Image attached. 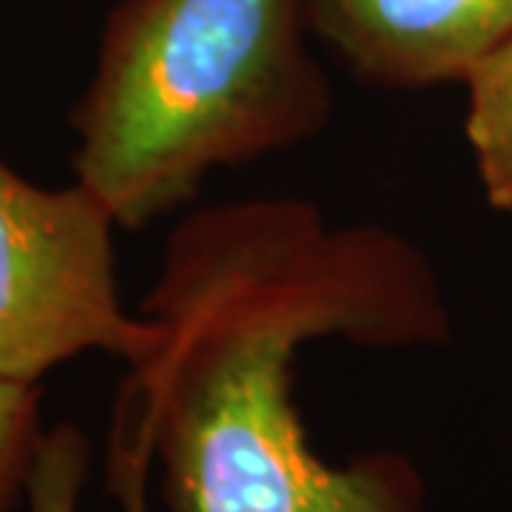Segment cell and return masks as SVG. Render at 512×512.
I'll list each match as a JSON object with an SVG mask.
<instances>
[{
    "mask_svg": "<svg viewBox=\"0 0 512 512\" xmlns=\"http://www.w3.org/2000/svg\"><path fill=\"white\" fill-rule=\"evenodd\" d=\"M140 313L160 328L131 376L165 512H427L410 458L376 450L330 464L293 399L305 342L450 339L439 279L410 239L333 228L299 200L214 205L171 234Z\"/></svg>",
    "mask_w": 512,
    "mask_h": 512,
    "instance_id": "cell-1",
    "label": "cell"
},
{
    "mask_svg": "<svg viewBox=\"0 0 512 512\" xmlns=\"http://www.w3.org/2000/svg\"><path fill=\"white\" fill-rule=\"evenodd\" d=\"M308 35V0H120L72 114L77 183L143 228L211 171L311 140L333 92Z\"/></svg>",
    "mask_w": 512,
    "mask_h": 512,
    "instance_id": "cell-2",
    "label": "cell"
},
{
    "mask_svg": "<svg viewBox=\"0 0 512 512\" xmlns=\"http://www.w3.org/2000/svg\"><path fill=\"white\" fill-rule=\"evenodd\" d=\"M109 208L86 185L40 188L0 160V379L37 384L106 350L140 367L160 328L120 305Z\"/></svg>",
    "mask_w": 512,
    "mask_h": 512,
    "instance_id": "cell-3",
    "label": "cell"
},
{
    "mask_svg": "<svg viewBox=\"0 0 512 512\" xmlns=\"http://www.w3.org/2000/svg\"><path fill=\"white\" fill-rule=\"evenodd\" d=\"M311 32L376 86L467 80L512 35V0H308Z\"/></svg>",
    "mask_w": 512,
    "mask_h": 512,
    "instance_id": "cell-4",
    "label": "cell"
},
{
    "mask_svg": "<svg viewBox=\"0 0 512 512\" xmlns=\"http://www.w3.org/2000/svg\"><path fill=\"white\" fill-rule=\"evenodd\" d=\"M89 456V441L74 424H57L46 430L26 481L29 512H77L80 493L89 478ZM151 464V433L143 390L134 382V376H128L114 407L109 458L111 490L123 512H151Z\"/></svg>",
    "mask_w": 512,
    "mask_h": 512,
    "instance_id": "cell-5",
    "label": "cell"
},
{
    "mask_svg": "<svg viewBox=\"0 0 512 512\" xmlns=\"http://www.w3.org/2000/svg\"><path fill=\"white\" fill-rule=\"evenodd\" d=\"M467 140L476 154L484 194L512 214V35L467 74Z\"/></svg>",
    "mask_w": 512,
    "mask_h": 512,
    "instance_id": "cell-6",
    "label": "cell"
},
{
    "mask_svg": "<svg viewBox=\"0 0 512 512\" xmlns=\"http://www.w3.org/2000/svg\"><path fill=\"white\" fill-rule=\"evenodd\" d=\"M43 433L40 387L0 379V512H12L26 495Z\"/></svg>",
    "mask_w": 512,
    "mask_h": 512,
    "instance_id": "cell-7",
    "label": "cell"
}]
</instances>
